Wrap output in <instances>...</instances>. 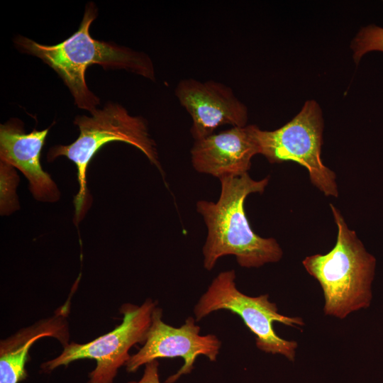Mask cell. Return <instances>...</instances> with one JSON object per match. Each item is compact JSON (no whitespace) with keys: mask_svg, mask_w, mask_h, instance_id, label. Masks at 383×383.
<instances>
[{"mask_svg":"<svg viewBox=\"0 0 383 383\" xmlns=\"http://www.w3.org/2000/svg\"><path fill=\"white\" fill-rule=\"evenodd\" d=\"M221 194L216 202L199 200L196 211L203 217L207 235L202 248L204 267L211 271L218 259L235 256L243 267H259L277 262L283 252L277 240L262 238L252 229L245 211V201L252 193H262L269 177L252 179L248 173L219 179Z\"/></svg>","mask_w":383,"mask_h":383,"instance_id":"1","label":"cell"},{"mask_svg":"<svg viewBox=\"0 0 383 383\" xmlns=\"http://www.w3.org/2000/svg\"><path fill=\"white\" fill-rule=\"evenodd\" d=\"M96 16L95 5L87 4L78 30L56 45H42L21 35L14 40L21 52L39 57L52 67L69 88L75 104L90 113L100 100L86 84L85 72L89 66L98 64L104 69H123L151 80L155 79L152 62L147 54L91 36L89 28Z\"/></svg>","mask_w":383,"mask_h":383,"instance_id":"2","label":"cell"},{"mask_svg":"<svg viewBox=\"0 0 383 383\" xmlns=\"http://www.w3.org/2000/svg\"><path fill=\"white\" fill-rule=\"evenodd\" d=\"M330 206L338 227L336 243L328 253L308 256L302 264L322 288L325 314L342 319L369 306L375 259L349 229L339 210Z\"/></svg>","mask_w":383,"mask_h":383,"instance_id":"3","label":"cell"},{"mask_svg":"<svg viewBox=\"0 0 383 383\" xmlns=\"http://www.w3.org/2000/svg\"><path fill=\"white\" fill-rule=\"evenodd\" d=\"M90 113L91 116L75 117L74 123L78 126L80 133L74 142L67 145H55L47 154L50 162L65 156L77 167L79 189L74 200L76 225L84 218L90 203L87 187V168L93 157L106 143L120 141L135 147L162 172L156 144L150 136L144 118L131 116L124 107L114 103H109Z\"/></svg>","mask_w":383,"mask_h":383,"instance_id":"4","label":"cell"},{"mask_svg":"<svg viewBox=\"0 0 383 383\" xmlns=\"http://www.w3.org/2000/svg\"><path fill=\"white\" fill-rule=\"evenodd\" d=\"M233 270L220 272L201 296L194 308V318L199 321L210 313L227 310L238 315L247 328L255 335L256 346L271 354H280L293 362L297 343L287 340L275 332L273 323L296 327L304 325L300 317L280 314L268 294L250 296L238 290Z\"/></svg>","mask_w":383,"mask_h":383,"instance_id":"5","label":"cell"},{"mask_svg":"<svg viewBox=\"0 0 383 383\" xmlns=\"http://www.w3.org/2000/svg\"><path fill=\"white\" fill-rule=\"evenodd\" d=\"M156 304L151 299L140 306L123 304L120 308L123 321L112 331L87 343L67 344L60 355L41 364V371L50 373L76 360L92 359L96 366L89 374L87 383H113L118 370L130 359V349L145 343Z\"/></svg>","mask_w":383,"mask_h":383,"instance_id":"6","label":"cell"},{"mask_svg":"<svg viewBox=\"0 0 383 383\" xmlns=\"http://www.w3.org/2000/svg\"><path fill=\"white\" fill-rule=\"evenodd\" d=\"M323 121L321 108L307 101L300 112L282 127L258 133L260 154L270 163L294 161L307 169L310 179L326 196L337 197L335 174L321 157Z\"/></svg>","mask_w":383,"mask_h":383,"instance_id":"7","label":"cell"},{"mask_svg":"<svg viewBox=\"0 0 383 383\" xmlns=\"http://www.w3.org/2000/svg\"><path fill=\"white\" fill-rule=\"evenodd\" d=\"M162 317V310L156 306L145 343L135 354L131 355L125 365L128 372H135L140 366L159 358L182 357L183 365L165 381V383H174L181 376L192 371L198 356L204 355L210 361H216L221 347V342L216 335H200V326L192 316H189L177 328L165 323Z\"/></svg>","mask_w":383,"mask_h":383,"instance_id":"8","label":"cell"},{"mask_svg":"<svg viewBox=\"0 0 383 383\" xmlns=\"http://www.w3.org/2000/svg\"><path fill=\"white\" fill-rule=\"evenodd\" d=\"M174 93L192 119L190 132L194 140L212 135L223 125L247 126L246 106L231 88L221 82L184 79L177 84Z\"/></svg>","mask_w":383,"mask_h":383,"instance_id":"9","label":"cell"},{"mask_svg":"<svg viewBox=\"0 0 383 383\" xmlns=\"http://www.w3.org/2000/svg\"><path fill=\"white\" fill-rule=\"evenodd\" d=\"M259 131L255 125L232 127L195 140L190 151L194 169L218 179L248 173L251 159L260 154Z\"/></svg>","mask_w":383,"mask_h":383,"instance_id":"10","label":"cell"},{"mask_svg":"<svg viewBox=\"0 0 383 383\" xmlns=\"http://www.w3.org/2000/svg\"><path fill=\"white\" fill-rule=\"evenodd\" d=\"M49 128L25 133L21 121L13 119L0 126V158L18 169L29 182L30 190L38 201L55 202L60 192L40 165V152Z\"/></svg>","mask_w":383,"mask_h":383,"instance_id":"11","label":"cell"},{"mask_svg":"<svg viewBox=\"0 0 383 383\" xmlns=\"http://www.w3.org/2000/svg\"><path fill=\"white\" fill-rule=\"evenodd\" d=\"M50 317L20 329L0 342V383H20L27 377L26 365L31 345L43 337H52L62 346L69 344L67 316L70 298Z\"/></svg>","mask_w":383,"mask_h":383,"instance_id":"12","label":"cell"},{"mask_svg":"<svg viewBox=\"0 0 383 383\" xmlns=\"http://www.w3.org/2000/svg\"><path fill=\"white\" fill-rule=\"evenodd\" d=\"M1 214H10L18 209L16 188L19 182L14 167L1 161Z\"/></svg>","mask_w":383,"mask_h":383,"instance_id":"13","label":"cell"},{"mask_svg":"<svg viewBox=\"0 0 383 383\" xmlns=\"http://www.w3.org/2000/svg\"><path fill=\"white\" fill-rule=\"evenodd\" d=\"M352 49L356 62L368 52H383V28L377 26L362 28L353 41Z\"/></svg>","mask_w":383,"mask_h":383,"instance_id":"14","label":"cell"},{"mask_svg":"<svg viewBox=\"0 0 383 383\" xmlns=\"http://www.w3.org/2000/svg\"><path fill=\"white\" fill-rule=\"evenodd\" d=\"M143 374L139 381H131L128 383H160L159 378V362L154 360L145 365Z\"/></svg>","mask_w":383,"mask_h":383,"instance_id":"15","label":"cell"}]
</instances>
